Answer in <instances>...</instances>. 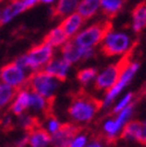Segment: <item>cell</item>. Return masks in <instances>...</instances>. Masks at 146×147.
Segmentation results:
<instances>
[{"label": "cell", "mask_w": 146, "mask_h": 147, "mask_svg": "<svg viewBox=\"0 0 146 147\" xmlns=\"http://www.w3.org/2000/svg\"><path fill=\"white\" fill-rule=\"evenodd\" d=\"M56 1H57V0H40V3L46 4V5H51L54 3H56Z\"/></svg>", "instance_id": "e575fe53"}, {"label": "cell", "mask_w": 146, "mask_h": 147, "mask_svg": "<svg viewBox=\"0 0 146 147\" xmlns=\"http://www.w3.org/2000/svg\"><path fill=\"white\" fill-rule=\"evenodd\" d=\"M131 28L133 33H140L146 28V3L138 4L132 11Z\"/></svg>", "instance_id": "d6986e66"}, {"label": "cell", "mask_w": 146, "mask_h": 147, "mask_svg": "<svg viewBox=\"0 0 146 147\" xmlns=\"http://www.w3.org/2000/svg\"><path fill=\"white\" fill-rule=\"evenodd\" d=\"M70 39L67 36V34L64 33V30L61 28V26H56V27H54L53 29H50L46 36H45V39L43 41L47 42L48 45H50L54 49H60L63 45H66Z\"/></svg>", "instance_id": "ac0fdd59"}, {"label": "cell", "mask_w": 146, "mask_h": 147, "mask_svg": "<svg viewBox=\"0 0 146 147\" xmlns=\"http://www.w3.org/2000/svg\"><path fill=\"white\" fill-rule=\"evenodd\" d=\"M84 24H85V20L83 19V16L80 13L74 12V13L62 18L60 26L64 30V33L67 34L68 38L72 39L84 27Z\"/></svg>", "instance_id": "5bb4252c"}, {"label": "cell", "mask_w": 146, "mask_h": 147, "mask_svg": "<svg viewBox=\"0 0 146 147\" xmlns=\"http://www.w3.org/2000/svg\"><path fill=\"white\" fill-rule=\"evenodd\" d=\"M101 110V104L98 100L85 95L75 97L68 106L67 113L70 123L77 126H83L91 123Z\"/></svg>", "instance_id": "3957f363"}, {"label": "cell", "mask_w": 146, "mask_h": 147, "mask_svg": "<svg viewBox=\"0 0 146 147\" xmlns=\"http://www.w3.org/2000/svg\"><path fill=\"white\" fill-rule=\"evenodd\" d=\"M49 102L46 97L41 96L40 94L35 92V91L30 90L29 95V104H28V112H30L34 116H40V115H46L48 111Z\"/></svg>", "instance_id": "e0dca14e"}, {"label": "cell", "mask_w": 146, "mask_h": 147, "mask_svg": "<svg viewBox=\"0 0 146 147\" xmlns=\"http://www.w3.org/2000/svg\"><path fill=\"white\" fill-rule=\"evenodd\" d=\"M97 71L98 70L94 67H85V68L80 69L76 74L77 82L83 88L93 85L95 83V80H96V76H97Z\"/></svg>", "instance_id": "cb8c5ba5"}, {"label": "cell", "mask_w": 146, "mask_h": 147, "mask_svg": "<svg viewBox=\"0 0 146 147\" xmlns=\"http://www.w3.org/2000/svg\"><path fill=\"white\" fill-rule=\"evenodd\" d=\"M12 116H13V115L11 113V115H8V116H6V117L3 118V120H1V126H3V127L8 128V127L12 126V124H13V117H12Z\"/></svg>", "instance_id": "1f68e13d"}, {"label": "cell", "mask_w": 146, "mask_h": 147, "mask_svg": "<svg viewBox=\"0 0 146 147\" xmlns=\"http://www.w3.org/2000/svg\"><path fill=\"white\" fill-rule=\"evenodd\" d=\"M124 60H125V57L120 59L116 63L109 64V65L104 67L103 69L98 70L95 83H94L95 89H97L99 91H103V92L107 91L109 89H111L115 85V83L117 82L118 77H119V74H120Z\"/></svg>", "instance_id": "30bf717a"}, {"label": "cell", "mask_w": 146, "mask_h": 147, "mask_svg": "<svg viewBox=\"0 0 146 147\" xmlns=\"http://www.w3.org/2000/svg\"><path fill=\"white\" fill-rule=\"evenodd\" d=\"M15 91L16 90L14 88L0 81V111H3V110L9 106V104L14 98Z\"/></svg>", "instance_id": "d4e9b609"}, {"label": "cell", "mask_w": 146, "mask_h": 147, "mask_svg": "<svg viewBox=\"0 0 146 147\" xmlns=\"http://www.w3.org/2000/svg\"><path fill=\"white\" fill-rule=\"evenodd\" d=\"M14 147H28V134L26 133L18 139L14 144Z\"/></svg>", "instance_id": "f546056e"}, {"label": "cell", "mask_w": 146, "mask_h": 147, "mask_svg": "<svg viewBox=\"0 0 146 147\" xmlns=\"http://www.w3.org/2000/svg\"><path fill=\"white\" fill-rule=\"evenodd\" d=\"M101 9V0H80L76 12L80 13L83 19L90 20L99 12Z\"/></svg>", "instance_id": "ffe728a7"}, {"label": "cell", "mask_w": 146, "mask_h": 147, "mask_svg": "<svg viewBox=\"0 0 146 147\" xmlns=\"http://www.w3.org/2000/svg\"><path fill=\"white\" fill-rule=\"evenodd\" d=\"M30 74V71L19 67L13 61L0 68V81L14 88L15 90H19L21 88L28 86Z\"/></svg>", "instance_id": "52a82bcc"}, {"label": "cell", "mask_w": 146, "mask_h": 147, "mask_svg": "<svg viewBox=\"0 0 146 147\" xmlns=\"http://www.w3.org/2000/svg\"><path fill=\"white\" fill-rule=\"evenodd\" d=\"M111 27L112 25L109 20H101L83 27L71 40L83 48H97L101 45L105 33Z\"/></svg>", "instance_id": "277c9868"}, {"label": "cell", "mask_w": 146, "mask_h": 147, "mask_svg": "<svg viewBox=\"0 0 146 147\" xmlns=\"http://www.w3.org/2000/svg\"><path fill=\"white\" fill-rule=\"evenodd\" d=\"M21 3L24 4L26 9H29V8H33L38 3H40V0H21Z\"/></svg>", "instance_id": "836d02e7"}, {"label": "cell", "mask_w": 146, "mask_h": 147, "mask_svg": "<svg viewBox=\"0 0 146 147\" xmlns=\"http://www.w3.org/2000/svg\"><path fill=\"white\" fill-rule=\"evenodd\" d=\"M72 67L69 62H67L61 55L59 56H54L43 68V70L46 72H48L49 75L56 77L57 80H60L61 82H64L69 78Z\"/></svg>", "instance_id": "8fae6325"}, {"label": "cell", "mask_w": 146, "mask_h": 147, "mask_svg": "<svg viewBox=\"0 0 146 147\" xmlns=\"http://www.w3.org/2000/svg\"><path fill=\"white\" fill-rule=\"evenodd\" d=\"M0 13H1V12H0ZM0 26H1V20H0Z\"/></svg>", "instance_id": "d590c367"}, {"label": "cell", "mask_w": 146, "mask_h": 147, "mask_svg": "<svg viewBox=\"0 0 146 147\" xmlns=\"http://www.w3.org/2000/svg\"><path fill=\"white\" fill-rule=\"evenodd\" d=\"M140 69V63L138 61H131L127 57H125L119 77L115 85L109 89L107 91L104 92L103 98L101 99V110H110L115 103V100L126 90V88L129 86L132 81L135 80L137 72Z\"/></svg>", "instance_id": "6da1fadb"}, {"label": "cell", "mask_w": 146, "mask_h": 147, "mask_svg": "<svg viewBox=\"0 0 146 147\" xmlns=\"http://www.w3.org/2000/svg\"><path fill=\"white\" fill-rule=\"evenodd\" d=\"M28 147H51L50 134H48L41 126H35L27 132Z\"/></svg>", "instance_id": "2e32d148"}, {"label": "cell", "mask_w": 146, "mask_h": 147, "mask_svg": "<svg viewBox=\"0 0 146 147\" xmlns=\"http://www.w3.org/2000/svg\"><path fill=\"white\" fill-rule=\"evenodd\" d=\"M135 46L131 34L125 30H116L112 27L109 29L99 45L101 51L107 57H127Z\"/></svg>", "instance_id": "7a4b0ae2"}, {"label": "cell", "mask_w": 146, "mask_h": 147, "mask_svg": "<svg viewBox=\"0 0 146 147\" xmlns=\"http://www.w3.org/2000/svg\"><path fill=\"white\" fill-rule=\"evenodd\" d=\"M133 116H135V103L123 109L122 111L114 113V116L106 117L101 126L102 133L104 134L105 139L109 141H114L118 139L124 130L125 125L133 119Z\"/></svg>", "instance_id": "5b68a950"}, {"label": "cell", "mask_w": 146, "mask_h": 147, "mask_svg": "<svg viewBox=\"0 0 146 147\" xmlns=\"http://www.w3.org/2000/svg\"><path fill=\"white\" fill-rule=\"evenodd\" d=\"M27 11L21 3V0H11V1L3 8L0 9V20H1V26L12 22L16 16H19L21 13Z\"/></svg>", "instance_id": "9a60e30c"}, {"label": "cell", "mask_w": 146, "mask_h": 147, "mask_svg": "<svg viewBox=\"0 0 146 147\" xmlns=\"http://www.w3.org/2000/svg\"><path fill=\"white\" fill-rule=\"evenodd\" d=\"M125 0H101V11L107 18H115L124 7Z\"/></svg>", "instance_id": "603a6c76"}, {"label": "cell", "mask_w": 146, "mask_h": 147, "mask_svg": "<svg viewBox=\"0 0 146 147\" xmlns=\"http://www.w3.org/2000/svg\"><path fill=\"white\" fill-rule=\"evenodd\" d=\"M140 134H141V121L132 119L125 125L124 130L120 134V138H123L126 141H133L139 144Z\"/></svg>", "instance_id": "44dd1931"}, {"label": "cell", "mask_w": 146, "mask_h": 147, "mask_svg": "<svg viewBox=\"0 0 146 147\" xmlns=\"http://www.w3.org/2000/svg\"><path fill=\"white\" fill-rule=\"evenodd\" d=\"M62 123L60 121V119H57L56 117H54V116H45L43 118V121L42 124L40 125L43 130L48 133V134H54V133H56L60 128L62 127Z\"/></svg>", "instance_id": "4316f807"}, {"label": "cell", "mask_w": 146, "mask_h": 147, "mask_svg": "<svg viewBox=\"0 0 146 147\" xmlns=\"http://www.w3.org/2000/svg\"><path fill=\"white\" fill-rule=\"evenodd\" d=\"M139 144L146 146V119L141 121V134H140V141Z\"/></svg>", "instance_id": "4dcf8cb0"}, {"label": "cell", "mask_w": 146, "mask_h": 147, "mask_svg": "<svg viewBox=\"0 0 146 147\" xmlns=\"http://www.w3.org/2000/svg\"><path fill=\"white\" fill-rule=\"evenodd\" d=\"M29 95L30 89L28 86L21 88L15 91L14 98L9 104V112L13 116H20L25 112H28V104H29Z\"/></svg>", "instance_id": "7c38bea8"}, {"label": "cell", "mask_w": 146, "mask_h": 147, "mask_svg": "<svg viewBox=\"0 0 146 147\" xmlns=\"http://www.w3.org/2000/svg\"><path fill=\"white\" fill-rule=\"evenodd\" d=\"M78 131V126L76 124L68 123L63 124L60 130L50 136L51 147H68L70 139Z\"/></svg>", "instance_id": "4fadbf2b"}, {"label": "cell", "mask_w": 146, "mask_h": 147, "mask_svg": "<svg viewBox=\"0 0 146 147\" xmlns=\"http://www.w3.org/2000/svg\"><path fill=\"white\" fill-rule=\"evenodd\" d=\"M16 123L20 126V128H22V130L27 132L32 130L33 127L38 126V120H36L35 116L32 115L30 112H25L20 116H16Z\"/></svg>", "instance_id": "83f0119b"}, {"label": "cell", "mask_w": 146, "mask_h": 147, "mask_svg": "<svg viewBox=\"0 0 146 147\" xmlns=\"http://www.w3.org/2000/svg\"><path fill=\"white\" fill-rule=\"evenodd\" d=\"M135 103V94L133 92H123L114 103L112 107H111V111H112V115L114 113H117L119 111H122L123 109L130 106L131 104Z\"/></svg>", "instance_id": "484cf974"}, {"label": "cell", "mask_w": 146, "mask_h": 147, "mask_svg": "<svg viewBox=\"0 0 146 147\" xmlns=\"http://www.w3.org/2000/svg\"><path fill=\"white\" fill-rule=\"evenodd\" d=\"M54 56H55V49L47 42L42 41L41 43L34 46L26 53L29 71L34 72L42 70Z\"/></svg>", "instance_id": "ba28073f"}, {"label": "cell", "mask_w": 146, "mask_h": 147, "mask_svg": "<svg viewBox=\"0 0 146 147\" xmlns=\"http://www.w3.org/2000/svg\"><path fill=\"white\" fill-rule=\"evenodd\" d=\"M80 0H57L54 7V16L64 18L71 13L76 12Z\"/></svg>", "instance_id": "7402d4cb"}, {"label": "cell", "mask_w": 146, "mask_h": 147, "mask_svg": "<svg viewBox=\"0 0 146 147\" xmlns=\"http://www.w3.org/2000/svg\"><path fill=\"white\" fill-rule=\"evenodd\" d=\"M89 141H90V138L88 133L77 131L70 139L68 147H85Z\"/></svg>", "instance_id": "f1b7e54d"}, {"label": "cell", "mask_w": 146, "mask_h": 147, "mask_svg": "<svg viewBox=\"0 0 146 147\" xmlns=\"http://www.w3.org/2000/svg\"><path fill=\"white\" fill-rule=\"evenodd\" d=\"M85 147H105V145L99 139H93V140H90L88 142V145Z\"/></svg>", "instance_id": "d6a6232c"}, {"label": "cell", "mask_w": 146, "mask_h": 147, "mask_svg": "<svg viewBox=\"0 0 146 147\" xmlns=\"http://www.w3.org/2000/svg\"><path fill=\"white\" fill-rule=\"evenodd\" d=\"M60 55L71 65L78 64L83 61L93 60L96 56V48H83L77 46L71 39L60 49Z\"/></svg>", "instance_id": "9c48e42d"}, {"label": "cell", "mask_w": 146, "mask_h": 147, "mask_svg": "<svg viewBox=\"0 0 146 147\" xmlns=\"http://www.w3.org/2000/svg\"><path fill=\"white\" fill-rule=\"evenodd\" d=\"M145 3H146V0H145Z\"/></svg>", "instance_id": "8d00e7d4"}, {"label": "cell", "mask_w": 146, "mask_h": 147, "mask_svg": "<svg viewBox=\"0 0 146 147\" xmlns=\"http://www.w3.org/2000/svg\"><path fill=\"white\" fill-rule=\"evenodd\" d=\"M61 81L57 80L46 72L43 69L38 70L30 74L29 81H28V88L32 91L40 94L41 96L46 97L48 100H51L55 98L57 91L61 86Z\"/></svg>", "instance_id": "8992f818"}]
</instances>
